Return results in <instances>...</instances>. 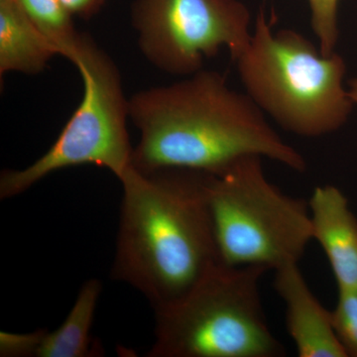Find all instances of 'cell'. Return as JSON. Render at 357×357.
I'll list each match as a JSON object with an SVG mask.
<instances>
[{
    "label": "cell",
    "instance_id": "cell-1",
    "mask_svg": "<svg viewBox=\"0 0 357 357\" xmlns=\"http://www.w3.org/2000/svg\"><path fill=\"white\" fill-rule=\"evenodd\" d=\"M129 119L140 133L132 166L220 175L243 158L260 156L304 172L307 162L285 142L246 93L225 77L201 70L182 81L138 91Z\"/></svg>",
    "mask_w": 357,
    "mask_h": 357
},
{
    "label": "cell",
    "instance_id": "cell-2",
    "mask_svg": "<svg viewBox=\"0 0 357 357\" xmlns=\"http://www.w3.org/2000/svg\"><path fill=\"white\" fill-rule=\"evenodd\" d=\"M206 176L181 169L145 174L131 166L119 178L110 275L142 294L154 311L181 299L220 261Z\"/></svg>",
    "mask_w": 357,
    "mask_h": 357
},
{
    "label": "cell",
    "instance_id": "cell-3",
    "mask_svg": "<svg viewBox=\"0 0 357 357\" xmlns=\"http://www.w3.org/2000/svg\"><path fill=\"white\" fill-rule=\"evenodd\" d=\"M234 61L246 95L284 130L321 137L349 121L354 102L344 86L342 56L323 55L295 30L274 32L263 9Z\"/></svg>",
    "mask_w": 357,
    "mask_h": 357
},
{
    "label": "cell",
    "instance_id": "cell-4",
    "mask_svg": "<svg viewBox=\"0 0 357 357\" xmlns=\"http://www.w3.org/2000/svg\"><path fill=\"white\" fill-rule=\"evenodd\" d=\"M262 267H211L181 299L155 310L148 357H278L260 295Z\"/></svg>",
    "mask_w": 357,
    "mask_h": 357
},
{
    "label": "cell",
    "instance_id": "cell-5",
    "mask_svg": "<svg viewBox=\"0 0 357 357\" xmlns=\"http://www.w3.org/2000/svg\"><path fill=\"white\" fill-rule=\"evenodd\" d=\"M218 257L230 266L280 269L312 241L309 203L284 194L265 176L262 157L249 156L206 176Z\"/></svg>",
    "mask_w": 357,
    "mask_h": 357
},
{
    "label": "cell",
    "instance_id": "cell-6",
    "mask_svg": "<svg viewBox=\"0 0 357 357\" xmlns=\"http://www.w3.org/2000/svg\"><path fill=\"white\" fill-rule=\"evenodd\" d=\"M74 65L84 96L50 149L31 165L0 176V199L20 196L47 176L70 167L95 165L121 178L132 166L129 100L112 58L86 35Z\"/></svg>",
    "mask_w": 357,
    "mask_h": 357
},
{
    "label": "cell",
    "instance_id": "cell-7",
    "mask_svg": "<svg viewBox=\"0 0 357 357\" xmlns=\"http://www.w3.org/2000/svg\"><path fill=\"white\" fill-rule=\"evenodd\" d=\"M250 18L239 0H135L131 7L141 53L178 77L203 70L223 48L236 60L250 41Z\"/></svg>",
    "mask_w": 357,
    "mask_h": 357
},
{
    "label": "cell",
    "instance_id": "cell-8",
    "mask_svg": "<svg viewBox=\"0 0 357 357\" xmlns=\"http://www.w3.org/2000/svg\"><path fill=\"white\" fill-rule=\"evenodd\" d=\"M274 287L286 307V326L300 357H347L333 328L332 312L312 294L293 263L275 271Z\"/></svg>",
    "mask_w": 357,
    "mask_h": 357
},
{
    "label": "cell",
    "instance_id": "cell-9",
    "mask_svg": "<svg viewBox=\"0 0 357 357\" xmlns=\"http://www.w3.org/2000/svg\"><path fill=\"white\" fill-rule=\"evenodd\" d=\"M312 241L326 256L338 290L357 291V218L335 185H321L309 201Z\"/></svg>",
    "mask_w": 357,
    "mask_h": 357
},
{
    "label": "cell",
    "instance_id": "cell-10",
    "mask_svg": "<svg viewBox=\"0 0 357 357\" xmlns=\"http://www.w3.org/2000/svg\"><path fill=\"white\" fill-rule=\"evenodd\" d=\"M55 49L28 17L20 0H0V75H38Z\"/></svg>",
    "mask_w": 357,
    "mask_h": 357
},
{
    "label": "cell",
    "instance_id": "cell-11",
    "mask_svg": "<svg viewBox=\"0 0 357 357\" xmlns=\"http://www.w3.org/2000/svg\"><path fill=\"white\" fill-rule=\"evenodd\" d=\"M102 291V281L89 279L77 294L67 318L42 340L37 357H86L93 356L91 331Z\"/></svg>",
    "mask_w": 357,
    "mask_h": 357
},
{
    "label": "cell",
    "instance_id": "cell-12",
    "mask_svg": "<svg viewBox=\"0 0 357 357\" xmlns=\"http://www.w3.org/2000/svg\"><path fill=\"white\" fill-rule=\"evenodd\" d=\"M28 17L47 41L74 64L86 38V34L77 32L74 16L61 0H20Z\"/></svg>",
    "mask_w": 357,
    "mask_h": 357
},
{
    "label": "cell",
    "instance_id": "cell-13",
    "mask_svg": "<svg viewBox=\"0 0 357 357\" xmlns=\"http://www.w3.org/2000/svg\"><path fill=\"white\" fill-rule=\"evenodd\" d=\"M333 328L347 356L357 357V291L338 290Z\"/></svg>",
    "mask_w": 357,
    "mask_h": 357
},
{
    "label": "cell",
    "instance_id": "cell-14",
    "mask_svg": "<svg viewBox=\"0 0 357 357\" xmlns=\"http://www.w3.org/2000/svg\"><path fill=\"white\" fill-rule=\"evenodd\" d=\"M311 9L312 29L323 55L335 53L340 36L338 1L340 0H307Z\"/></svg>",
    "mask_w": 357,
    "mask_h": 357
},
{
    "label": "cell",
    "instance_id": "cell-15",
    "mask_svg": "<svg viewBox=\"0 0 357 357\" xmlns=\"http://www.w3.org/2000/svg\"><path fill=\"white\" fill-rule=\"evenodd\" d=\"M46 333L43 328L28 333H0V356L37 357Z\"/></svg>",
    "mask_w": 357,
    "mask_h": 357
},
{
    "label": "cell",
    "instance_id": "cell-16",
    "mask_svg": "<svg viewBox=\"0 0 357 357\" xmlns=\"http://www.w3.org/2000/svg\"><path fill=\"white\" fill-rule=\"evenodd\" d=\"M73 16L89 20L100 13L107 0H61Z\"/></svg>",
    "mask_w": 357,
    "mask_h": 357
},
{
    "label": "cell",
    "instance_id": "cell-17",
    "mask_svg": "<svg viewBox=\"0 0 357 357\" xmlns=\"http://www.w3.org/2000/svg\"><path fill=\"white\" fill-rule=\"evenodd\" d=\"M349 93L351 96L352 102H354V105H357V79H351L349 82Z\"/></svg>",
    "mask_w": 357,
    "mask_h": 357
}]
</instances>
